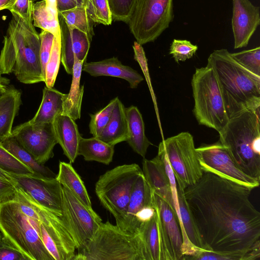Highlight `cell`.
Here are the masks:
<instances>
[{
    "mask_svg": "<svg viewBox=\"0 0 260 260\" xmlns=\"http://www.w3.org/2000/svg\"><path fill=\"white\" fill-rule=\"evenodd\" d=\"M253 189L204 171L184 196L207 250L245 260L260 247V213L250 201Z\"/></svg>",
    "mask_w": 260,
    "mask_h": 260,
    "instance_id": "cell-1",
    "label": "cell"
},
{
    "mask_svg": "<svg viewBox=\"0 0 260 260\" xmlns=\"http://www.w3.org/2000/svg\"><path fill=\"white\" fill-rule=\"evenodd\" d=\"M0 54V73H13L24 84L44 82L40 58V39L33 24L12 14Z\"/></svg>",
    "mask_w": 260,
    "mask_h": 260,
    "instance_id": "cell-2",
    "label": "cell"
},
{
    "mask_svg": "<svg viewBox=\"0 0 260 260\" xmlns=\"http://www.w3.org/2000/svg\"><path fill=\"white\" fill-rule=\"evenodd\" d=\"M207 64L215 73L229 118L243 109L260 107V76L241 66L226 49L214 50Z\"/></svg>",
    "mask_w": 260,
    "mask_h": 260,
    "instance_id": "cell-3",
    "label": "cell"
},
{
    "mask_svg": "<svg viewBox=\"0 0 260 260\" xmlns=\"http://www.w3.org/2000/svg\"><path fill=\"white\" fill-rule=\"evenodd\" d=\"M260 107L243 109L229 118L219 141L244 173L260 181Z\"/></svg>",
    "mask_w": 260,
    "mask_h": 260,
    "instance_id": "cell-4",
    "label": "cell"
},
{
    "mask_svg": "<svg viewBox=\"0 0 260 260\" xmlns=\"http://www.w3.org/2000/svg\"><path fill=\"white\" fill-rule=\"evenodd\" d=\"M73 260H147L139 234L126 233L108 220L102 222Z\"/></svg>",
    "mask_w": 260,
    "mask_h": 260,
    "instance_id": "cell-5",
    "label": "cell"
},
{
    "mask_svg": "<svg viewBox=\"0 0 260 260\" xmlns=\"http://www.w3.org/2000/svg\"><path fill=\"white\" fill-rule=\"evenodd\" d=\"M191 83L193 113L198 123L219 133L227 124L229 117L213 68L208 64L197 68Z\"/></svg>",
    "mask_w": 260,
    "mask_h": 260,
    "instance_id": "cell-6",
    "label": "cell"
},
{
    "mask_svg": "<svg viewBox=\"0 0 260 260\" xmlns=\"http://www.w3.org/2000/svg\"><path fill=\"white\" fill-rule=\"evenodd\" d=\"M0 232L29 260H54L17 200L0 204Z\"/></svg>",
    "mask_w": 260,
    "mask_h": 260,
    "instance_id": "cell-7",
    "label": "cell"
},
{
    "mask_svg": "<svg viewBox=\"0 0 260 260\" xmlns=\"http://www.w3.org/2000/svg\"><path fill=\"white\" fill-rule=\"evenodd\" d=\"M142 170L136 164L118 166L102 175L95 186L102 205L115 220L126 212L134 185Z\"/></svg>",
    "mask_w": 260,
    "mask_h": 260,
    "instance_id": "cell-8",
    "label": "cell"
},
{
    "mask_svg": "<svg viewBox=\"0 0 260 260\" xmlns=\"http://www.w3.org/2000/svg\"><path fill=\"white\" fill-rule=\"evenodd\" d=\"M173 0H136L127 22L136 41H154L169 27L173 18Z\"/></svg>",
    "mask_w": 260,
    "mask_h": 260,
    "instance_id": "cell-9",
    "label": "cell"
},
{
    "mask_svg": "<svg viewBox=\"0 0 260 260\" xmlns=\"http://www.w3.org/2000/svg\"><path fill=\"white\" fill-rule=\"evenodd\" d=\"M159 145L165 152L179 188L183 190L201 178L204 171L191 134L181 132L163 140Z\"/></svg>",
    "mask_w": 260,
    "mask_h": 260,
    "instance_id": "cell-10",
    "label": "cell"
},
{
    "mask_svg": "<svg viewBox=\"0 0 260 260\" xmlns=\"http://www.w3.org/2000/svg\"><path fill=\"white\" fill-rule=\"evenodd\" d=\"M60 217L72 237L77 250L91 239L102 222L101 217L92 208L83 204L63 186Z\"/></svg>",
    "mask_w": 260,
    "mask_h": 260,
    "instance_id": "cell-11",
    "label": "cell"
},
{
    "mask_svg": "<svg viewBox=\"0 0 260 260\" xmlns=\"http://www.w3.org/2000/svg\"><path fill=\"white\" fill-rule=\"evenodd\" d=\"M26 196L38 214L39 235L47 250L54 260H73L76 245L61 215L49 210Z\"/></svg>",
    "mask_w": 260,
    "mask_h": 260,
    "instance_id": "cell-12",
    "label": "cell"
},
{
    "mask_svg": "<svg viewBox=\"0 0 260 260\" xmlns=\"http://www.w3.org/2000/svg\"><path fill=\"white\" fill-rule=\"evenodd\" d=\"M196 151L204 171L214 173L252 189L259 186V181L242 172L226 147L219 141L211 144H203L197 148Z\"/></svg>",
    "mask_w": 260,
    "mask_h": 260,
    "instance_id": "cell-13",
    "label": "cell"
},
{
    "mask_svg": "<svg viewBox=\"0 0 260 260\" xmlns=\"http://www.w3.org/2000/svg\"><path fill=\"white\" fill-rule=\"evenodd\" d=\"M153 196L143 173L134 185L126 212L116 220V225L126 233L138 234L142 223L150 220L155 213Z\"/></svg>",
    "mask_w": 260,
    "mask_h": 260,
    "instance_id": "cell-14",
    "label": "cell"
},
{
    "mask_svg": "<svg viewBox=\"0 0 260 260\" xmlns=\"http://www.w3.org/2000/svg\"><path fill=\"white\" fill-rule=\"evenodd\" d=\"M11 136L42 164L53 156L57 144L52 122L34 124L26 121L15 127Z\"/></svg>",
    "mask_w": 260,
    "mask_h": 260,
    "instance_id": "cell-15",
    "label": "cell"
},
{
    "mask_svg": "<svg viewBox=\"0 0 260 260\" xmlns=\"http://www.w3.org/2000/svg\"><path fill=\"white\" fill-rule=\"evenodd\" d=\"M16 186L35 202L61 214L62 185L56 178L32 174H10Z\"/></svg>",
    "mask_w": 260,
    "mask_h": 260,
    "instance_id": "cell-16",
    "label": "cell"
},
{
    "mask_svg": "<svg viewBox=\"0 0 260 260\" xmlns=\"http://www.w3.org/2000/svg\"><path fill=\"white\" fill-rule=\"evenodd\" d=\"M259 24V7L249 0H233L232 27L235 49L246 47Z\"/></svg>",
    "mask_w": 260,
    "mask_h": 260,
    "instance_id": "cell-17",
    "label": "cell"
},
{
    "mask_svg": "<svg viewBox=\"0 0 260 260\" xmlns=\"http://www.w3.org/2000/svg\"><path fill=\"white\" fill-rule=\"evenodd\" d=\"M60 30L61 62L66 72L72 75L75 57L86 60L91 40L85 33L68 27L58 14Z\"/></svg>",
    "mask_w": 260,
    "mask_h": 260,
    "instance_id": "cell-18",
    "label": "cell"
},
{
    "mask_svg": "<svg viewBox=\"0 0 260 260\" xmlns=\"http://www.w3.org/2000/svg\"><path fill=\"white\" fill-rule=\"evenodd\" d=\"M155 211L150 220L142 223L139 231L147 260H173L158 214Z\"/></svg>",
    "mask_w": 260,
    "mask_h": 260,
    "instance_id": "cell-19",
    "label": "cell"
},
{
    "mask_svg": "<svg viewBox=\"0 0 260 260\" xmlns=\"http://www.w3.org/2000/svg\"><path fill=\"white\" fill-rule=\"evenodd\" d=\"M153 206L157 211L173 260L182 259L183 236L175 210L154 193Z\"/></svg>",
    "mask_w": 260,
    "mask_h": 260,
    "instance_id": "cell-20",
    "label": "cell"
},
{
    "mask_svg": "<svg viewBox=\"0 0 260 260\" xmlns=\"http://www.w3.org/2000/svg\"><path fill=\"white\" fill-rule=\"evenodd\" d=\"M82 71L92 76H111L124 79L128 82L132 88H136L144 80L137 71L123 65L115 57L95 62H85Z\"/></svg>",
    "mask_w": 260,
    "mask_h": 260,
    "instance_id": "cell-21",
    "label": "cell"
},
{
    "mask_svg": "<svg viewBox=\"0 0 260 260\" xmlns=\"http://www.w3.org/2000/svg\"><path fill=\"white\" fill-rule=\"evenodd\" d=\"M52 124L55 136L70 163L74 162L78 155V148L82 137L75 120L70 116L58 114L54 118Z\"/></svg>",
    "mask_w": 260,
    "mask_h": 260,
    "instance_id": "cell-22",
    "label": "cell"
},
{
    "mask_svg": "<svg viewBox=\"0 0 260 260\" xmlns=\"http://www.w3.org/2000/svg\"><path fill=\"white\" fill-rule=\"evenodd\" d=\"M142 166L144 177L154 193L175 209L169 179L160 156L157 154L151 160L144 158Z\"/></svg>",
    "mask_w": 260,
    "mask_h": 260,
    "instance_id": "cell-23",
    "label": "cell"
},
{
    "mask_svg": "<svg viewBox=\"0 0 260 260\" xmlns=\"http://www.w3.org/2000/svg\"><path fill=\"white\" fill-rule=\"evenodd\" d=\"M21 104V91L13 85H8L0 95V142L11 136L13 122Z\"/></svg>",
    "mask_w": 260,
    "mask_h": 260,
    "instance_id": "cell-24",
    "label": "cell"
},
{
    "mask_svg": "<svg viewBox=\"0 0 260 260\" xmlns=\"http://www.w3.org/2000/svg\"><path fill=\"white\" fill-rule=\"evenodd\" d=\"M125 109L118 98L109 121L96 138L113 146L123 141H126L128 132Z\"/></svg>",
    "mask_w": 260,
    "mask_h": 260,
    "instance_id": "cell-25",
    "label": "cell"
},
{
    "mask_svg": "<svg viewBox=\"0 0 260 260\" xmlns=\"http://www.w3.org/2000/svg\"><path fill=\"white\" fill-rule=\"evenodd\" d=\"M125 110L128 132L126 142L135 152L144 158L148 148L152 144L145 135L142 114L134 106Z\"/></svg>",
    "mask_w": 260,
    "mask_h": 260,
    "instance_id": "cell-26",
    "label": "cell"
},
{
    "mask_svg": "<svg viewBox=\"0 0 260 260\" xmlns=\"http://www.w3.org/2000/svg\"><path fill=\"white\" fill-rule=\"evenodd\" d=\"M66 94L53 87H44L41 104L30 122L34 124L52 122L57 115L62 113Z\"/></svg>",
    "mask_w": 260,
    "mask_h": 260,
    "instance_id": "cell-27",
    "label": "cell"
},
{
    "mask_svg": "<svg viewBox=\"0 0 260 260\" xmlns=\"http://www.w3.org/2000/svg\"><path fill=\"white\" fill-rule=\"evenodd\" d=\"M86 60H80L75 57L72 80L69 92L66 94L63 103L62 114L74 120L80 118L84 86H80L82 67Z\"/></svg>",
    "mask_w": 260,
    "mask_h": 260,
    "instance_id": "cell-28",
    "label": "cell"
},
{
    "mask_svg": "<svg viewBox=\"0 0 260 260\" xmlns=\"http://www.w3.org/2000/svg\"><path fill=\"white\" fill-rule=\"evenodd\" d=\"M56 178L62 186L69 189L83 204L89 208H92L84 182L71 163L60 161Z\"/></svg>",
    "mask_w": 260,
    "mask_h": 260,
    "instance_id": "cell-29",
    "label": "cell"
},
{
    "mask_svg": "<svg viewBox=\"0 0 260 260\" xmlns=\"http://www.w3.org/2000/svg\"><path fill=\"white\" fill-rule=\"evenodd\" d=\"M114 146L109 145L96 137L81 138L78 155H82L86 161H95L109 165L113 159Z\"/></svg>",
    "mask_w": 260,
    "mask_h": 260,
    "instance_id": "cell-30",
    "label": "cell"
},
{
    "mask_svg": "<svg viewBox=\"0 0 260 260\" xmlns=\"http://www.w3.org/2000/svg\"><path fill=\"white\" fill-rule=\"evenodd\" d=\"M4 147L34 174L46 177L56 178V174L44 164L39 163L34 156L23 148L13 137L2 142Z\"/></svg>",
    "mask_w": 260,
    "mask_h": 260,
    "instance_id": "cell-31",
    "label": "cell"
},
{
    "mask_svg": "<svg viewBox=\"0 0 260 260\" xmlns=\"http://www.w3.org/2000/svg\"><path fill=\"white\" fill-rule=\"evenodd\" d=\"M67 25L85 33L91 40L94 35V22L90 17L88 10L83 7H75L72 9L58 13Z\"/></svg>",
    "mask_w": 260,
    "mask_h": 260,
    "instance_id": "cell-32",
    "label": "cell"
},
{
    "mask_svg": "<svg viewBox=\"0 0 260 260\" xmlns=\"http://www.w3.org/2000/svg\"><path fill=\"white\" fill-rule=\"evenodd\" d=\"M32 18L34 26L49 31L54 36L60 34L58 18L49 12L44 1L41 0L34 4Z\"/></svg>",
    "mask_w": 260,
    "mask_h": 260,
    "instance_id": "cell-33",
    "label": "cell"
},
{
    "mask_svg": "<svg viewBox=\"0 0 260 260\" xmlns=\"http://www.w3.org/2000/svg\"><path fill=\"white\" fill-rule=\"evenodd\" d=\"M61 61L60 34L54 36L53 43L49 60L47 63L45 73L46 86L53 87L58 74Z\"/></svg>",
    "mask_w": 260,
    "mask_h": 260,
    "instance_id": "cell-34",
    "label": "cell"
},
{
    "mask_svg": "<svg viewBox=\"0 0 260 260\" xmlns=\"http://www.w3.org/2000/svg\"><path fill=\"white\" fill-rule=\"evenodd\" d=\"M0 168L9 174L26 175L34 172L8 151L0 142Z\"/></svg>",
    "mask_w": 260,
    "mask_h": 260,
    "instance_id": "cell-35",
    "label": "cell"
},
{
    "mask_svg": "<svg viewBox=\"0 0 260 260\" xmlns=\"http://www.w3.org/2000/svg\"><path fill=\"white\" fill-rule=\"evenodd\" d=\"M231 55L245 69L260 76V47L231 53Z\"/></svg>",
    "mask_w": 260,
    "mask_h": 260,
    "instance_id": "cell-36",
    "label": "cell"
},
{
    "mask_svg": "<svg viewBox=\"0 0 260 260\" xmlns=\"http://www.w3.org/2000/svg\"><path fill=\"white\" fill-rule=\"evenodd\" d=\"M118 97L111 100L104 108L98 112L90 114L89 124L90 133L98 137L109 121Z\"/></svg>",
    "mask_w": 260,
    "mask_h": 260,
    "instance_id": "cell-37",
    "label": "cell"
},
{
    "mask_svg": "<svg viewBox=\"0 0 260 260\" xmlns=\"http://www.w3.org/2000/svg\"><path fill=\"white\" fill-rule=\"evenodd\" d=\"M89 14L94 23L109 25L112 22V14L107 0H91Z\"/></svg>",
    "mask_w": 260,
    "mask_h": 260,
    "instance_id": "cell-38",
    "label": "cell"
},
{
    "mask_svg": "<svg viewBox=\"0 0 260 260\" xmlns=\"http://www.w3.org/2000/svg\"><path fill=\"white\" fill-rule=\"evenodd\" d=\"M136 0H107L113 20L127 23Z\"/></svg>",
    "mask_w": 260,
    "mask_h": 260,
    "instance_id": "cell-39",
    "label": "cell"
},
{
    "mask_svg": "<svg viewBox=\"0 0 260 260\" xmlns=\"http://www.w3.org/2000/svg\"><path fill=\"white\" fill-rule=\"evenodd\" d=\"M198 46L186 40L174 39L170 48V54L176 62L184 61L191 58L198 50Z\"/></svg>",
    "mask_w": 260,
    "mask_h": 260,
    "instance_id": "cell-40",
    "label": "cell"
},
{
    "mask_svg": "<svg viewBox=\"0 0 260 260\" xmlns=\"http://www.w3.org/2000/svg\"><path fill=\"white\" fill-rule=\"evenodd\" d=\"M0 260H29V259L1 232Z\"/></svg>",
    "mask_w": 260,
    "mask_h": 260,
    "instance_id": "cell-41",
    "label": "cell"
},
{
    "mask_svg": "<svg viewBox=\"0 0 260 260\" xmlns=\"http://www.w3.org/2000/svg\"><path fill=\"white\" fill-rule=\"evenodd\" d=\"M40 39V58L43 75L52 50L54 36L52 33L42 30L39 34Z\"/></svg>",
    "mask_w": 260,
    "mask_h": 260,
    "instance_id": "cell-42",
    "label": "cell"
},
{
    "mask_svg": "<svg viewBox=\"0 0 260 260\" xmlns=\"http://www.w3.org/2000/svg\"><path fill=\"white\" fill-rule=\"evenodd\" d=\"M32 0H16L9 9L12 14H15L29 24H32Z\"/></svg>",
    "mask_w": 260,
    "mask_h": 260,
    "instance_id": "cell-43",
    "label": "cell"
},
{
    "mask_svg": "<svg viewBox=\"0 0 260 260\" xmlns=\"http://www.w3.org/2000/svg\"><path fill=\"white\" fill-rule=\"evenodd\" d=\"M17 187L12 180L0 177V204L15 199Z\"/></svg>",
    "mask_w": 260,
    "mask_h": 260,
    "instance_id": "cell-44",
    "label": "cell"
},
{
    "mask_svg": "<svg viewBox=\"0 0 260 260\" xmlns=\"http://www.w3.org/2000/svg\"><path fill=\"white\" fill-rule=\"evenodd\" d=\"M189 259L199 260H231L226 255H222L212 251L201 250Z\"/></svg>",
    "mask_w": 260,
    "mask_h": 260,
    "instance_id": "cell-45",
    "label": "cell"
},
{
    "mask_svg": "<svg viewBox=\"0 0 260 260\" xmlns=\"http://www.w3.org/2000/svg\"><path fill=\"white\" fill-rule=\"evenodd\" d=\"M58 13L76 7L74 0H56Z\"/></svg>",
    "mask_w": 260,
    "mask_h": 260,
    "instance_id": "cell-46",
    "label": "cell"
},
{
    "mask_svg": "<svg viewBox=\"0 0 260 260\" xmlns=\"http://www.w3.org/2000/svg\"><path fill=\"white\" fill-rule=\"evenodd\" d=\"M16 0H0V11L4 9L9 10Z\"/></svg>",
    "mask_w": 260,
    "mask_h": 260,
    "instance_id": "cell-47",
    "label": "cell"
},
{
    "mask_svg": "<svg viewBox=\"0 0 260 260\" xmlns=\"http://www.w3.org/2000/svg\"><path fill=\"white\" fill-rule=\"evenodd\" d=\"M77 7H83L86 8L89 12L91 5V0H74Z\"/></svg>",
    "mask_w": 260,
    "mask_h": 260,
    "instance_id": "cell-48",
    "label": "cell"
},
{
    "mask_svg": "<svg viewBox=\"0 0 260 260\" xmlns=\"http://www.w3.org/2000/svg\"><path fill=\"white\" fill-rule=\"evenodd\" d=\"M0 177L12 180V179L10 176V174L6 172L5 171L3 170L1 168H0Z\"/></svg>",
    "mask_w": 260,
    "mask_h": 260,
    "instance_id": "cell-49",
    "label": "cell"
},
{
    "mask_svg": "<svg viewBox=\"0 0 260 260\" xmlns=\"http://www.w3.org/2000/svg\"><path fill=\"white\" fill-rule=\"evenodd\" d=\"M10 83L9 79L3 77L0 73V83L8 86Z\"/></svg>",
    "mask_w": 260,
    "mask_h": 260,
    "instance_id": "cell-50",
    "label": "cell"
},
{
    "mask_svg": "<svg viewBox=\"0 0 260 260\" xmlns=\"http://www.w3.org/2000/svg\"><path fill=\"white\" fill-rule=\"evenodd\" d=\"M8 86L0 83V95H1L7 89Z\"/></svg>",
    "mask_w": 260,
    "mask_h": 260,
    "instance_id": "cell-51",
    "label": "cell"
}]
</instances>
